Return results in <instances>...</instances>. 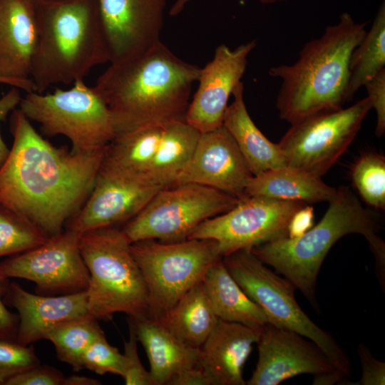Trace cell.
<instances>
[{"mask_svg": "<svg viewBox=\"0 0 385 385\" xmlns=\"http://www.w3.org/2000/svg\"><path fill=\"white\" fill-rule=\"evenodd\" d=\"M10 123L13 143L0 167V203L48 237L59 234L91 193L106 147L91 152L56 147L19 108Z\"/></svg>", "mask_w": 385, "mask_h": 385, "instance_id": "6da1fadb", "label": "cell"}, {"mask_svg": "<svg viewBox=\"0 0 385 385\" xmlns=\"http://www.w3.org/2000/svg\"><path fill=\"white\" fill-rule=\"evenodd\" d=\"M200 70L160 41L140 55L110 63L94 87L111 113L116 135L150 124L185 121Z\"/></svg>", "mask_w": 385, "mask_h": 385, "instance_id": "7a4b0ae2", "label": "cell"}, {"mask_svg": "<svg viewBox=\"0 0 385 385\" xmlns=\"http://www.w3.org/2000/svg\"><path fill=\"white\" fill-rule=\"evenodd\" d=\"M366 24L342 13L337 24L304 44L295 63L270 69V76L282 80L276 103L281 119L293 124L317 112L342 108L349 101V58L364 37Z\"/></svg>", "mask_w": 385, "mask_h": 385, "instance_id": "3957f363", "label": "cell"}, {"mask_svg": "<svg viewBox=\"0 0 385 385\" xmlns=\"http://www.w3.org/2000/svg\"><path fill=\"white\" fill-rule=\"evenodd\" d=\"M36 9L38 37L30 74L36 92L72 85L109 63L98 0H36Z\"/></svg>", "mask_w": 385, "mask_h": 385, "instance_id": "277c9868", "label": "cell"}, {"mask_svg": "<svg viewBox=\"0 0 385 385\" xmlns=\"http://www.w3.org/2000/svg\"><path fill=\"white\" fill-rule=\"evenodd\" d=\"M319 222L297 238L284 237L251 248L265 265L288 279L319 312L316 284L320 268L331 247L349 234H360L369 245L381 238L382 221L376 211L363 206L346 186L337 188Z\"/></svg>", "mask_w": 385, "mask_h": 385, "instance_id": "5b68a950", "label": "cell"}, {"mask_svg": "<svg viewBox=\"0 0 385 385\" xmlns=\"http://www.w3.org/2000/svg\"><path fill=\"white\" fill-rule=\"evenodd\" d=\"M80 251L89 272L88 313L111 320L122 312L136 320L148 317L146 284L130 250V242L116 227L78 235Z\"/></svg>", "mask_w": 385, "mask_h": 385, "instance_id": "8992f818", "label": "cell"}, {"mask_svg": "<svg viewBox=\"0 0 385 385\" xmlns=\"http://www.w3.org/2000/svg\"><path fill=\"white\" fill-rule=\"evenodd\" d=\"M199 135L185 120L118 134L106 146L99 170L148 185L170 187L189 160Z\"/></svg>", "mask_w": 385, "mask_h": 385, "instance_id": "52a82bcc", "label": "cell"}, {"mask_svg": "<svg viewBox=\"0 0 385 385\" xmlns=\"http://www.w3.org/2000/svg\"><path fill=\"white\" fill-rule=\"evenodd\" d=\"M19 109L30 121L39 124L48 137L63 135L74 152H91L104 148L115 136L111 113L94 86L84 80L68 89L56 88L43 94L26 93Z\"/></svg>", "mask_w": 385, "mask_h": 385, "instance_id": "ba28073f", "label": "cell"}, {"mask_svg": "<svg viewBox=\"0 0 385 385\" xmlns=\"http://www.w3.org/2000/svg\"><path fill=\"white\" fill-rule=\"evenodd\" d=\"M233 279L265 312L270 323L297 332L315 343L338 371L348 377L349 359L335 339L316 324L297 303L295 287L267 267L250 249L222 257Z\"/></svg>", "mask_w": 385, "mask_h": 385, "instance_id": "9c48e42d", "label": "cell"}, {"mask_svg": "<svg viewBox=\"0 0 385 385\" xmlns=\"http://www.w3.org/2000/svg\"><path fill=\"white\" fill-rule=\"evenodd\" d=\"M130 250L147 287L148 317L158 319L222 258L217 242L209 239L143 240L132 242Z\"/></svg>", "mask_w": 385, "mask_h": 385, "instance_id": "30bf717a", "label": "cell"}, {"mask_svg": "<svg viewBox=\"0 0 385 385\" xmlns=\"http://www.w3.org/2000/svg\"><path fill=\"white\" fill-rule=\"evenodd\" d=\"M240 200L200 184L171 185L160 190L122 230L130 243L148 239L184 240L203 221L227 212Z\"/></svg>", "mask_w": 385, "mask_h": 385, "instance_id": "8fae6325", "label": "cell"}, {"mask_svg": "<svg viewBox=\"0 0 385 385\" xmlns=\"http://www.w3.org/2000/svg\"><path fill=\"white\" fill-rule=\"evenodd\" d=\"M371 108L366 96L350 107L319 111L291 124L278 143L287 165L321 178L346 150Z\"/></svg>", "mask_w": 385, "mask_h": 385, "instance_id": "7c38bea8", "label": "cell"}, {"mask_svg": "<svg viewBox=\"0 0 385 385\" xmlns=\"http://www.w3.org/2000/svg\"><path fill=\"white\" fill-rule=\"evenodd\" d=\"M307 205L264 196H247L227 212L207 219L188 239L215 240L222 257L287 237L292 215Z\"/></svg>", "mask_w": 385, "mask_h": 385, "instance_id": "4fadbf2b", "label": "cell"}, {"mask_svg": "<svg viewBox=\"0 0 385 385\" xmlns=\"http://www.w3.org/2000/svg\"><path fill=\"white\" fill-rule=\"evenodd\" d=\"M0 274L9 279L31 281L36 294L44 296L86 291L90 277L80 251L78 235L68 230L0 262Z\"/></svg>", "mask_w": 385, "mask_h": 385, "instance_id": "5bb4252c", "label": "cell"}, {"mask_svg": "<svg viewBox=\"0 0 385 385\" xmlns=\"http://www.w3.org/2000/svg\"><path fill=\"white\" fill-rule=\"evenodd\" d=\"M109 63L140 55L160 41L167 0H98Z\"/></svg>", "mask_w": 385, "mask_h": 385, "instance_id": "9a60e30c", "label": "cell"}, {"mask_svg": "<svg viewBox=\"0 0 385 385\" xmlns=\"http://www.w3.org/2000/svg\"><path fill=\"white\" fill-rule=\"evenodd\" d=\"M257 344L258 361L248 385H277L302 374L316 376L337 371L312 341L270 322L262 329Z\"/></svg>", "mask_w": 385, "mask_h": 385, "instance_id": "2e32d148", "label": "cell"}, {"mask_svg": "<svg viewBox=\"0 0 385 385\" xmlns=\"http://www.w3.org/2000/svg\"><path fill=\"white\" fill-rule=\"evenodd\" d=\"M256 45L255 40L235 49L220 44L212 61L201 68L198 88L185 115L186 123L200 133L223 125L229 98L240 82L247 68V57Z\"/></svg>", "mask_w": 385, "mask_h": 385, "instance_id": "e0dca14e", "label": "cell"}, {"mask_svg": "<svg viewBox=\"0 0 385 385\" xmlns=\"http://www.w3.org/2000/svg\"><path fill=\"white\" fill-rule=\"evenodd\" d=\"M234 138L222 126L200 133L185 167L174 185L195 183L213 188L240 200L252 177Z\"/></svg>", "mask_w": 385, "mask_h": 385, "instance_id": "ac0fdd59", "label": "cell"}, {"mask_svg": "<svg viewBox=\"0 0 385 385\" xmlns=\"http://www.w3.org/2000/svg\"><path fill=\"white\" fill-rule=\"evenodd\" d=\"M162 188L98 170L93 189L65 227L80 235L127 222Z\"/></svg>", "mask_w": 385, "mask_h": 385, "instance_id": "d6986e66", "label": "cell"}, {"mask_svg": "<svg viewBox=\"0 0 385 385\" xmlns=\"http://www.w3.org/2000/svg\"><path fill=\"white\" fill-rule=\"evenodd\" d=\"M6 306L17 311L19 325L16 342L28 346L46 339L58 326L88 314L87 292L44 296L26 291L10 282L4 298Z\"/></svg>", "mask_w": 385, "mask_h": 385, "instance_id": "ffe728a7", "label": "cell"}, {"mask_svg": "<svg viewBox=\"0 0 385 385\" xmlns=\"http://www.w3.org/2000/svg\"><path fill=\"white\" fill-rule=\"evenodd\" d=\"M261 330L218 319L200 347L197 363L211 385L246 384L242 376L243 369Z\"/></svg>", "mask_w": 385, "mask_h": 385, "instance_id": "44dd1931", "label": "cell"}, {"mask_svg": "<svg viewBox=\"0 0 385 385\" xmlns=\"http://www.w3.org/2000/svg\"><path fill=\"white\" fill-rule=\"evenodd\" d=\"M38 37L36 0H0V77L30 80Z\"/></svg>", "mask_w": 385, "mask_h": 385, "instance_id": "7402d4cb", "label": "cell"}, {"mask_svg": "<svg viewBox=\"0 0 385 385\" xmlns=\"http://www.w3.org/2000/svg\"><path fill=\"white\" fill-rule=\"evenodd\" d=\"M133 324L138 341L146 352L155 385H166L178 372L197 366L200 349L174 336L158 319L145 317Z\"/></svg>", "mask_w": 385, "mask_h": 385, "instance_id": "603a6c76", "label": "cell"}, {"mask_svg": "<svg viewBox=\"0 0 385 385\" xmlns=\"http://www.w3.org/2000/svg\"><path fill=\"white\" fill-rule=\"evenodd\" d=\"M232 95L234 100L225 111L223 125L234 138L252 175L287 165L278 143L268 140L250 116L242 82L236 86Z\"/></svg>", "mask_w": 385, "mask_h": 385, "instance_id": "cb8c5ba5", "label": "cell"}, {"mask_svg": "<svg viewBox=\"0 0 385 385\" xmlns=\"http://www.w3.org/2000/svg\"><path fill=\"white\" fill-rule=\"evenodd\" d=\"M202 282L218 319L261 330L270 322L264 310L242 289L227 270L222 258L213 263Z\"/></svg>", "mask_w": 385, "mask_h": 385, "instance_id": "d4e9b609", "label": "cell"}, {"mask_svg": "<svg viewBox=\"0 0 385 385\" xmlns=\"http://www.w3.org/2000/svg\"><path fill=\"white\" fill-rule=\"evenodd\" d=\"M337 188L324 183L321 178L305 170L284 165L253 175L246 188V196L301 201L306 203L329 202Z\"/></svg>", "mask_w": 385, "mask_h": 385, "instance_id": "484cf974", "label": "cell"}, {"mask_svg": "<svg viewBox=\"0 0 385 385\" xmlns=\"http://www.w3.org/2000/svg\"><path fill=\"white\" fill-rule=\"evenodd\" d=\"M218 319L201 281L185 293L158 320L181 342L200 348Z\"/></svg>", "mask_w": 385, "mask_h": 385, "instance_id": "4316f807", "label": "cell"}, {"mask_svg": "<svg viewBox=\"0 0 385 385\" xmlns=\"http://www.w3.org/2000/svg\"><path fill=\"white\" fill-rule=\"evenodd\" d=\"M385 68V4L376 13L371 28L352 51L349 62L348 100L366 82Z\"/></svg>", "mask_w": 385, "mask_h": 385, "instance_id": "83f0119b", "label": "cell"}, {"mask_svg": "<svg viewBox=\"0 0 385 385\" xmlns=\"http://www.w3.org/2000/svg\"><path fill=\"white\" fill-rule=\"evenodd\" d=\"M103 334L98 320L88 314L58 326L47 334L46 339L54 345L60 361L72 366L74 371H79L83 369V354Z\"/></svg>", "mask_w": 385, "mask_h": 385, "instance_id": "f1b7e54d", "label": "cell"}, {"mask_svg": "<svg viewBox=\"0 0 385 385\" xmlns=\"http://www.w3.org/2000/svg\"><path fill=\"white\" fill-rule=\"evenodd\" d=\"M48 238L29 220L0 203V257L32 250Z\"/></svg>", "mask_w": 385, "mask_h": 385, "instance_id": "f546056e", "label": "cell"}, {"mask_svg": "<svg viewBox=\"0 0 385 385\" xmlns=\"http://www.w3.org/2000/svg\"><path fill=\"white\" fill-rule=\"evenodd\" d=\"M352 183L361 197L374 210L385 209V158L375 152L360 155L351 168Z\"/></svg>", "mask_w": 385, "mask_h": 385, "instance_id": "4dcf8cb0", "label": "cell"}, {"mask_svg": "<svg viewBox=\"0 0 385 385\" xmlns=\"http://www.w3.org/2000/svg\"><path fill=\"white\" fill-rule=\"evenodd\" d=\"M83 369L98 374L106 373L123 377L125 371V359L118 348L111 345L105 334L96 339L84 351L81 357Z\"/></svg>", "mask_w": 385, "mask_h": 385, "instance_id": "1f68e13d", "label": "cell"}, {"mask_svg": "<svg viewBox=\"0 0 385 385\" xmlns=\"http://www.w3.org/2000/svg\"><path fill=\"white\" fill-rule=\"evenodd\" d=\"M41 364L33 346L0 339V385L14 376Z\"/></svg>", "mask_w": 385, "mask_h": 385, "instance_id": "d6a6232c", "label": "cell"}, {"mask_svg": "<svg viewBox=\"0 0 385 385\" xmlns=\"http://www.w3.org/2000/svg\"><path fill=\"white\" fill-rule=\"evenodd\" d=\"M129 339L124 340L125 371L123 376L126 385H155L150 371L143 366L138 353V339L133 322L130 319Z\"/></svg>", "mask_w": 385, "mask_h": 385, "instance_id": "836d02e7", "label": "cell"}, {"mask_svg": "<svg viewBox=\"0 0 385 385\" xmlns=\"http://www.w3.org/2000/svg\"><path fill=\"white\" fill-rule=\"evenodd\" d=\"M64 379L61 371L39 364L14 376L6 385H63Z\"/></svg>", "mask_w": 385, "mask_h": 385, "instance_id": "e575fe53", "label": "cell"}, {"mask_svg": "<svg viewBox=\"0 0 385 385\" xmlns=\"http://www.w3.org/2000/svg\"><path fill=\"white\" fill-rule=\"evenodd\" d=\"M364 86L376 113L375 134L381 137L385 132V68L368 80Z\"/></svg>", "mask_w": 385, "mask_h": 385, "instance_id": "d590c367", "label": "cell"}, {"mask_svg": "<svg viewBox=\"0 0 385 385\" xmlns=\"http://www.w3.org/2000/svg\"><path fill=\"white\" fill-rule=\"evenodd\" d=\"M357 354L362 367L361 379L352 385H384L385 363L374 357L369 349L362 343L359 344Z\"/></svg>", "mask_w": 385, "mask_h": 385, "instance_id": "8d00e7d4", "label": "cell"}, {"mask_svg": "<svg viewBox=\"0 0 385 385\" xmlns=\"http://www.w3.org/2000/svg\"><path fill=\"white\" fill-rule=\"evenodd\" d=\"M10 282L9 278L0 274V339L16 341L19 317L8 309L4 301Z\"/></svg>", "mask_w": 385, "mask_h": 385, "instance_id": "74e56055", "label": "cell"}, {"mask_svg": "<svg viewBox=\"0 0 385 385\" xmlns=\"http://www.w3.org/2000/svg\"><path fill=\"white\" fill-rule=\"evenodd\" d=\"M21 98L20 89L14 86L0 97V123L5 120L8 115L19 106ZM9 150L0 133V167L6 159Z\"/></svg>", "mask_w": 385, "mask_h": 385, "instance_id": "f35d334b", "label": "cell"}, {"mask_svg": "<svg viewBox=\"0 0 385 385\" xmlns=\"http://www.w3.org/2000/svg\"><path fill=\"white\" fill-rule=\"evenodd\" d=\"M314 217V208L308 204L298 210L288 224L287 237L297 238L305 233L313 226Z\"/></svg>", "mask_w": 385, "mask_h": 385, "instance_id": "ab89813d", "label": "cell"}, {"mask_svg": "<svg viewBox=\"0 0 385 385\" xmlns=\"http://www.w3.org/2000/svg\"><path fill=\"white\" fill-rule=\"evenodd\" d=\"M166 385H211V383L203 370L197 366L178 372Z\"/></svg>", "mask_w": 385, "mask_h": 385, "instance_id": "60d3db41", "label": "cell"}, {"mask_svg": "<svg viewBox=\"0 0 385 385\" xmlns=\"http://www.w3.org/2000/svg\"><path fill=\"white\" fill-rule=\"evenodd\" d=\"M346 376L338 371L326 373L314 376L313 384L332 385L337 382H342Z\"/></svg>", "mask_w": 385, "mask_h": 385, "instance_id": "b9f144b4", "label": "cell"}, {"mask_svg": "<svg viewBox=\"0 0 385 385\" xmlns=\"http://www.w3.org/2000/svg\"><path fill=\"white\" fill-rule=\"evenodd\" d=\"M101 381L86 376L71 375L65 377L63 385H99Z\"/></svg>", "mask_w": 385, "mask_h": 385, "instance_id": "7bdbcfd3", "label": "cell"}, {"mask_svg": "<svg viewBox=\"0 0 385 385\" xmlns=\"http://www.w3.org/2000/svg\"><path fill=\"white\" fill-rule=\"evenodd\" d=\"M191 0H175L172 5L169 14L172 16H176L180 14L185 9V6ZM262 4H272L277 2L284 1L287 0H258Z\"/></svg>", "mask_w": 385, "mask_h": 385, "instance_id": "ee69618b", "label": "cell"}, {"mask_svg": "<svg viewBox=\"0 0 385 385\" xmlns=\"http://www.w3.org/2000/svg\"><path fill=\"white\" fill-rule=\"evenodd\" d=\"M0 83L16 87L20 90H24L26 93L32 92L35 90L34 85L31 79L26 81H19L0 77Z\"/></svg>", "mask_w": 385, "mask_h": 385, "instance_id": "f6af8a7d", "label": "cell"}, {"mask_svg": "<svg viewBox=\"0 0 385 385\" xmlns=\"http://www.w3.org/2000/svg\"><path fill=\"white\" fill-rule=\"evenodd\" d=\"M42 1H46V2L58 3V2L70 1H73V0H42Z\"/></svg>", "mask_w": 385, "mask_h": 385, "instance_id": "bcb514c9", "label": "cell"}]
</instances>
